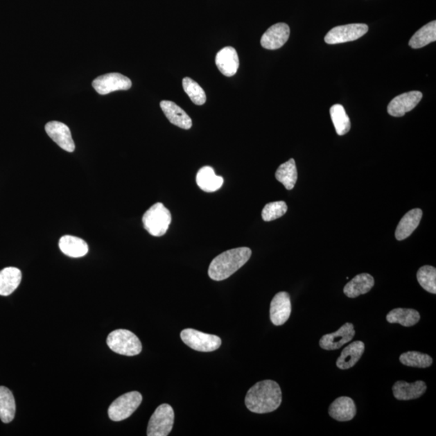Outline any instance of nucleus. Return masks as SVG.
<instances>
[{"label": "nucleus", "instance_id": "24", "mask_svg": "<svg viewBox=\"0 0 436 436\" xmlns=\"http://www.w3.org/2000/svg\"><path fill=\"white\" fill-rule=\"evenodd\" d=\"M60 248L63 254L71 258H80L88 252V245L80 238L65 235L60 240Z\"/></svg>", "mask_w": 436, "mask_h": 436}, {"label": "nucleus", "instance_id": "22", "mask_svg": "<svg viewBox=\"0 0 436 436\" xmlns=\"http://www.w3.org/2000/svg\"><path fill=\"white\" fill-rule=\"evenodd\" d=\"M22 273L13 267L3 268L0 271V296H9L17 290L21 282Z\"/></svg>", "mask_w": 436, "mask_h": 436}, {"label": "nucleus", "instance_id": "21", "mask_svg": "<svg viewBox=\"0 0 436 436\" xmlns=\"http://www.w3.org/2000/svg\"><path fill=\"white\" fill-rule=\"evenodd\" d=\"M374 279L370 274L362 273L356 276L344 288L347 297L356 298L369 293L374 286Z\"/></svg>", "mask_w": 436, "mask_h": 436}, {"label": "nucleus", "instance_id": "30", "mask_svg": "<svg viewBox=\"0 0 436 436\" xmlns=\"http://www.w3.org/2000/svg\"><path fill=\"white\" fill-rule=\"evenodd\" d=\"M399 360L401 363L406 366L420 367V369L428 367L433 363L432 357L419 351L405 352L400 356Z\"/></svg>", "mask_w": 436, "mask_h": 436}, {"label": "nucleus", "instance_id": "1", "mask_svg": "<svg viewBox=\"0 0 436 436\" xmlns=\"http://www.w3.org/2000/svg\"><path fill=\"white\" fill-rule=\"evenodd\" d=\"M282 401V392L276 381H259L247 392L245 403L250 411L256 414L272 412Z\"/></svg>", "mask_w": 436, "mask_h": 436}, {"label": "nucleus", "instance_id": "15", "mask_svg": "<svg viewBox=\"0 0 436 436\" xmlns=\"http://www.w3.org/2000/svg\"><path fill=\"white\" fill-rule=\"evenodd\" d=\"M427 391V385L423 381L408 383L403 381H396L393 386L394 398L400 401H408L420 398Z\"/></svg>", "mask_w": 436, "mask_h": 436}, {"label": "nucleus", "instance_id": "23", "mask_svg": "<svg viewBox=\"0 0 436 436\" xmlns=\"http://www.w3.org/2000/svg\"><path fill=\"white\" fill-rule=\"evenodd\" d=\"M223 183L224 180L222 176L216 175L211 166H203L197 175V184L204 192H216L222 188Z\"/></svg>", "mask_w": 436, "mask_h": 436}, {"label": "nucleus", "instance_id": "27", "mask_svg": "<svg viewBox=\"0 0 436 436\" xmlns=\"http://www.w3.org/2000/svg\"><path fill=\"white\" fill-rule=\"evenodd\" d=\"M436 41V21L426 24L414 34L409 42V46L413 49L423 48Z\"/></svg>", "mask_w": 436, "mask_h": 436}, {"label": "nucleus", "instance_id": "32", "mask_svg": "<svg viewBox=\"0 0 436 436\" xmlns=\"http://www.w3.org/2000/svg\"><path fill=\"white\" fill-rule=\"evenodd\" d=\"M419 285L428 293H436V269L433 266L426 265L419 268L417 272Z\"/></svg>", "mask_w": 436, "mask_h": 436}, {"label": "nucleus", "instance_id": "4", "mask_svg": "<svg viewBox=\"0 0 436 436\" xmlns=\"http://www.w3.org/2000/svg\"><path fill=\"white\" fill-rule=\"evenodd\" d=\"M143 223L146 232L152 236H164L171 223V214L163 204L156 203L145 213Z\"/></svg>", "mask_w": 436, "mask_h": 436}, {"label": "nucleus", "instance_id": "10", "mask_svg": "<svg viewBox=\"0 0 436 436\" xmlns=\"http://www.w3.org/2000/svg\"><path fill=\"white\" fill-rule=\"evenodd\" d=\"M422 92L413 91L404 93L394 98L390 103L387 111L392 116H403L408 112L413 110L422 100Z\"/></svg>", "mask_w": 436, "mask_h": 436}, {"label": "nucleus", "instance_id": "29", "mask_svg": "<svg viewBox=\"0 0 436 436\" xmlns=\"http://www.w3.org/2000/svg\"><path fill=\"white\" fill-rule=\"evenodd\" d=\"M330 114L338 135H345L351 130V121L345 107L341 105H335L331 107Z\"/></svg>", "mask_w": 436, "mask_h": 436}, {"label": "nucleus", "instance_id": "20", "mask_svg": "<svg viewBox=\"0 0 436 436\" xmlns=\"http://www.w3.org/2000/svg\"><path fill=\"white\" fill-rule=\"evenodd\" d=\"M423 217V211L420 209L410 210L401 218L398 227L396 229L395 237L399 241L410 236L419 227L421 219Z\"/></svg>", "mask_w": 436, "mask_h": 436}, {"label": "nucleus", "instance_id": "9", "mask_svg": "<svg viewBox=\"0 0 436 436\" xmlns=\"http://www.w3.org/2000/svg\"><path fill=\"white\" fill-rule=\"evenodd\" d=\"M92 86L101 95L110 94L116 91L129 90L132 82L128 77L119 73H110L97 77L93 80Z\"/></svg>", "mask_w": 436, "mask_h": 436}, {"label": "nucleus", "instance_id": "5", "mask_svg": "<svg viewBox=\"0 0 436 436\" xmlns=\"http://www.w3.org/2000/svg\"><path fill=\"white\" fill-rule=\"evenodd\" d=\"M141 401H143V396L139 392L133 391L121 395L110 406L107 413L110 419L115 422H120V421L128 419L139 408Z\"/></svg>", "mask_w": 436, "mask_h": 436}, {"label": "nucleus", "instance_id": "13", "mask_svg": "<svg viewBox=\"0 0 436 436\" xmlns=\"http://www.w3.org/2000/svg\"><path fill=\"white\" fill-rule=\"evenodd\" d=\"M292 306L290 294L286 292L278 293L273 297L270 307L271 321L275 326H281L290 318Z\"/></svg>", "mask_w": 436, "mask_h": 436}, {"label": "nucleus", "instance_id": "8", "mask_svg": "<svg viewBox=\"0 0 436 436\" xmlns=\"http://www.w3.org/2000/svg\"><path fill=\"white\" fill-rule=\"evenodd\" d=\"M369 31L365 24H350L333 28L325 37V42L330 45L354 42L365 35Z\"/></svg>", "mask_w": 436, "mask_h": 436}, {"label": "nucleus", "instance_id": "7", "mask_svg": "<svg viewBox=\"0 0 436 436\" xmlns=\"http://www.w3.org/2000/svg\"><path fill=\"white\" fill-rule=\"evenodd\" d=\"M181 340L191 349L203 352L216 351L222 345L217 335L207 334L194 329H184L180 333Z\"/></svg>", "mask_w": 436, "mask_h": 436}, {"label": "nucleus", "instance_id": "3", "mask_svg": "<svg viewBox=\"0 0 436 436\" xmlns=\"http://www.w3.org/2000/svg\"><path fill=\"white\" fill-rule=\"evenodd\" d=\"M107 345L117 354L134 356L141 354L143 346L138 336L128 330L119 329L110 333Z\"/></svg>", "mask_w": 436, "mask_h": 436}, {"label": "nucleus", "instance_id": "31", "mask_svg": "<svg viewBox=\"0 0 436 436\" xmlns=\"http://www.w3.org/2000/svg\"><path fill=\"white\" fill-rule=\"evenodd\" d=\"M184 90L195 105H202L207 102V95L198 83L192 78L186 77L183 80Z\"/></svg>", "mask_w": 436, "mask_h": 436}, {"label": "nucleus", "instance_id": "2", "mask_svg": "<svg viewBox=\"0 0 436 436\" xmlns=\"http://www.w3.org/2000/svg\"><path fill=\"white\" fill-rule=\"evenodd\" d=\"M252 250L238 247L225 252L210 263L209 276L213 281H222L232 277L241 268L252 256Z\"/></svg>", "mask_w": 436, "mask_h": 436}, {"label": "nucleus", "instance_id": "12", "mask_svg": "<svg viewBox=\"0 0 436 436\" xmlns=\"http://www.w3.org/2000/svg\"><path fill=\"white\" fill-rule=\"evenodd\" d=\"M290 28L285 23H278L269 28L261 38V46L267 50H277L288 40Z\"/></svg>", "mask_w": 436, "mask_h": 436}, {"label": "nucleus", "instance_id": "16", "mask_svg": "<svg viewBox=\"0 0 436 436\" xmlns=\"http://www.w3.org/2000/svg\"><path fill=\"white\" fill-rule=\"evenodd\" d=\"M329 415L339 422H347L354 419L356 415L354 401L349 396L338 398L330 406Z\"/></svg>", "mask_w": 436, "mask_h": 436}, {"label": "nucleus", "instance_id": "18", "mask_svg": "<svg viewBox=\"0 0 436 436\" xmlns=\"http://www.w3.org/2000/svg\"><path fill=\"white\" fill-rule=\"evenodd\" d=\"M160 107L171 124L184 130H189L192 127V119L186 114V112L174 102L163 101L160 103Z\"/></svg>", "mask_w": 436, "mask_h": 436}, {"label": "nucleus", "instance_id": "25", "mask_svg": "<svg viewBox=\"0 0 436 436\" xmlns=\"http://www.w3.org/2000/svg\"><path fill=\"white\" fill-rule=\"evenodd\" d=\"M386 320L392 324L399 323L401 326L410 327L417 324L420 320V315L413 308H396L387 315Z\"/></svg>", "mask_w": 436, "mask_h": 436}, {"label": "nucleus", "instance_id": "6", "mask_svg": "<svg viewBox=\"0 0 436 436\" xmlns=\"http://www.w3.org/2000/svg\"><path fill=\"white\" fill-rule=\"evenodd\" d=\"M175 414L168 404L159 406L152 415L147 428L148 436H168L173 428Z\"/></svg>", "mask_w": 436, "mask_h": 436}, {"label": "nucleus", "instance_id": "14", "mask_svg": "<svg viewBox=\"0 0 436 436\" xmlns=\"http://www.w3.org/2000/svg\"><path fill=\"white\" fill-rule=\"evenodd\" d=\"M45 129L49 137L62 149L71 153L75 151L76 145L69 127L67 125L60 121H51L46 125Z\"/></svg>", "mask_w": 436, "mask_h": 436}, {"label": "nucleus", "instance_id": "17", "mask_svg": "<svg viewBox=\"0 0 436 436\" xmlns=\"http://www.w3.org/2000/svg\"><path fill=\"white\" fill-rule=\"evenodd\" d=\"M216 65L225 76H234L239 67V58L235 49L232 46L222 49L217 53Z\"/></svg>", "mask_w": 436, "mask_h": 436}, {"label": "nucleus", "instance_id": "33", "mask_svg": "<svg viewBox=\"0 0 436 436\" xmlns=\"http://www.w3.org/2000/svg\"><path fill=\"white\" fill-rule=\"evenodd\" d=\"M288 207L285 202H275L268 203L263 208L262 218L265 222H271L281 218L287 212Z\"/></svg>", "mask_w": 436, "mask_h": 436}, {"label": "nucleus", "instance_id": "19", "mask_svg": "<svg viewBox=\"0 0 436 436\" xmlns=\"http://www.w3.org/2000/svg\"><path fill=\"white\" fill-rule=\"evenodd\" d=\"M365 346L362 341L351 342L341 352V355L336 361V365L340 369H349L355 366L362 356H363Z\"/></svg>", "mask_w": 436, "mask_h": 436}, {"label": "nucleus", "instance_id": "11", "mask_svg": "<svg viewBox=\"0 0 436 436\" xmlns=\"http://www.w3.org/2000/svg\"><path fill=\"white\" fill-rule=\"evenodd\" d=\"M355 335L354 325L347 322L336 332L323 335L320 341V345L324 350H338L351 341Z\"/></svg>", "mask_w": 436, "mask_h": 436}, {"label": "nucleus", "instance_id": "26", "mask_svg": "<svg viewBox=\"0 0 436 436\" xmlns=\"http://www.w3.org/2000/svg\"><path fill=\"white\" fill-rule=\"evenodd\" d=\"M16 401L12 391L0 386V419L4 424L11 423L16 415Z\"/></svg>", "mask_w": 436, "mask_h": 436}, {"label": "nucleus", "instance_id": "28", "mask_svg": "<svg viewBox=\"0 0 436 436\" xmlns=\"http://www.w3.org/2000/svg\"><path fill=\"white\" fill-rule=\"evenodd\" d=\"M276 178L285 186L287 190H292L297 180V170L295 160L291 159L281 164L276 173Z\"/></svg>", "mask_w": 436, "mask_h": 436}]
</instances>
